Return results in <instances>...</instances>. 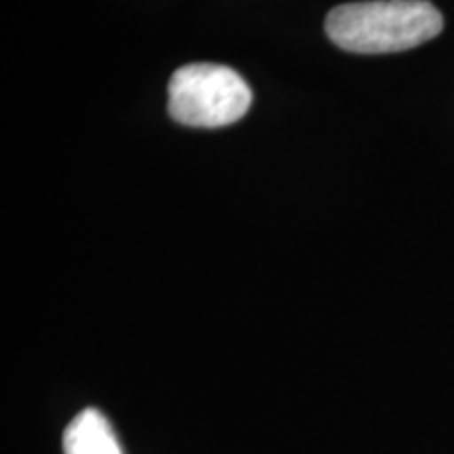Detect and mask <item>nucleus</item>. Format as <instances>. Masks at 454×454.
<instances>
[{
	"mask_svg": "<svg viewBox=\"0 0 454 454\" xmlns=\"http://www.w3.org/2000/svg\"><path fill=\"white\" fill-rule=\"evenodd\" d=\"M444 30V17L429 0H368L339 4L326 15V36L360 55L400 53Z\"/></svg>",
	"mask_w": 454,
	"mask_h": 454,
	"instance_id": "1",
	"label": "nucleus"
},
{
	"mask_svg": "<svg viewBox=\"0 0 454 454\" xmlns=\"http://www.w3.org/2000/svg\"><path fill=\"white\" fill-rule=\"evenodd\" d=\"M66 454H122L112 425L98 408H84L64 434Z\"/></svg>",
	"mask_w": 454,
	"mask_h": 454,
	"instance_id": "3",
	"label": "nucleus"
},
{
	"mask_svg": "<svg viewBox=\"0 0 454 454\" xmlns=\"http://www.w3.org/2000/svg\"><path fill=\"white\" fill-rule=\"evenodd\" d=\"M251 101L247 81L221 64H187L168 82V114L185 127L219 129L234 124L244 118Z\"/></svg>",
	"mask_w": 454,
	"mask_h": 454,
	"instance_id": "2",
	"label": "nucleus"
}]
</instances>
